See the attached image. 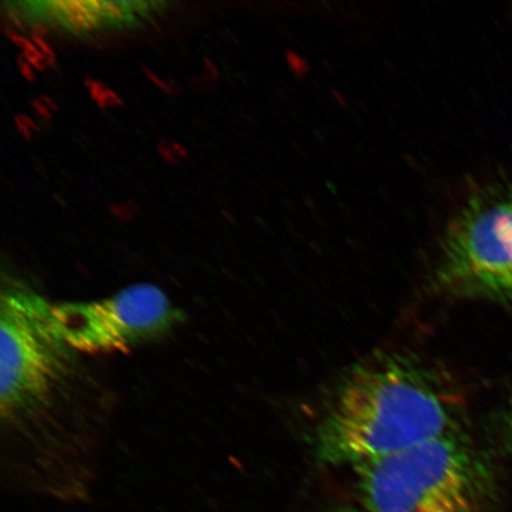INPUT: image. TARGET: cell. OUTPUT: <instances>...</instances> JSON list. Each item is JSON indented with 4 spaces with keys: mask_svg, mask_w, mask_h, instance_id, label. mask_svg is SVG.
<instances>
[{
    "mask_svg": "<svg viewBox=\"0 0 512 512\" xmlns=\"http://www.w3.org/2000/svg\"><path fill=\"white\" fill-rule=\"evenodd\" d=\"M459 401L444 374L403 355L350 371L313 432L326 465H361L459 431Z\"/></svg>",
    "mask_w": 512,
    "mask_h": 512,
    "instance_id": "6da1fadb",
    "label": "cell"
},
{
    "mask_svg": "<svg viewBox=\"0 0 512 512\" xmlns=\"http://www.w3.org/2000/svg\"><path fill=\"white\" fill-rule=\"evenodd\" d=\"M370 512H473L482 471L460 431L355 466Z\"/></svg>",
    "mask_w": 512,
    "mask_h": 512,
    "instance_id": "7a4b0ae2",
    "label": "cell"
},
{
    "mask_svg": "<svg viewBox=\"0 0 512 512\" xmlns=\"http://www.w3.org/2000/svg\"><path fill=\"white\" fill-rule=\"evenodd\" d=\"M46 298L22 290L0 305V412L18 420L40 411L67 370L70 349L57 335Z\"/></svg>",
    "mask_w": 512,
    "mask_h": 512,
    "instance_id": "3957f363",
    "label": "cell"
},
{
    "mask_svg": "<svg viewBox=\"0 0 512 512\" xmlns=\"http://www.w3.org/2000/svg\"><path fill=\"white\" fill-rule=\"evenodd\" d=\"M437 290L512 296V202L478 196L448 224L434 272Z\"/></svg>",
    "mask_w": 512,
    "mask_h": 512,
    "instance_id": "277c9868",
    "label": "cell"
},
{
    "mask_svg": "<svg viewBox=\"0 0 512 512\" xmlns=\"http://www.w3.org/2000/svg\"><path fill=\"white\" fill-rule=\"evenodd\" d=\"M182 313L159 287L139 284L111 297L53 305L57 335L70 350L87 354L125 351L162 336Z\"/></svg>",
    "mask_w": 512,
    "mask_h": 512,
    "instance_id": "5b68a950",
    "label": "cell"
},
{
    "mask_svg": "<svg viewBox=\"0 0 512 512\" xmlns=\"http://www.w3.org/2000/svg\"><path fill=\"white\" fill-rule=\"evenodd\" d=\"M43 15L50 21L59 22L70 34L82 36L91 34L105 25L104 19L95 10L92 0H54V2L37 3Z\"/></svg>",
    "mask_w": 512,
    "mask_h": 512,
    "instance_id": "8992f818",
    "label": "cell"
},
{
    "mask_svg": "<svg viewBox=\"0 0 512 512\" xmlns=\"http://www.w3.org/2000/svg\"><path fill=\"white\" fill-rule=\"evenodd\" d=\"M86 86L88 88L89 94H91L92 100L100 108L108 110V108H114L123 105V100L120 99V96L113 92L112 89L102 85L101 82L93 79H87Z\"/></svg>",
    "mask_w": 512,
    "mask_h": 512,
    "instance_id": "52a82bcc",
    "label": "cell"
},
{
    "mask_svg": "<svg viewBox=\"0 0 512 512\" xmlns=\"http://www.w3.org/2000/svg\"><path fill=\"white\" fill-rule=\"evenodd\" d=\"M158 152L165 162L171 164L181 163L188 157V152L182 144L171 143L168 140H162L158 144Z\"/></svg>",
    "mask_w": 512,
    "mask_h": 512,
    "instance_id": "ba28073f",
    "label": "cell"
},
{
    "mask_svg": "<svg viewBox=\"0 0 512 512\" xmlns=\"http://www.w3.org/2000/svg\"><path fill=\"white\" fill-rule=\"evenodd\" d=\"M16 130L24 139L30 140L37 131H40L37 124L28 115L18 114L15 117Z\"/></svg>",
    "mask_w": 512,
    "mask_h": 512,
    "instance_id": "9c48e42d",
    "label": "cell"
},
{
    "mask_svg": "<svg viewBox=\"0 0 512 512\" xmlns=\"http://www.w3.org/2000/svg\"><path fill=\"white\" fill-rule=\"evenodd\" d=\"M38 117L44 120H49L53 117V113L57 110L55 102L48 98V96H40L31 102Z\"/></svg>",
    "mask_w": 512,
    "mask_h": 512,
    "instance_id": "30bf717a",
    "label": "cell"
},
{
    "mask_svg": "<svg viewBox=\"0 0 512 512\" xmlns=\"http://www.w3.org/2000/svg\"><path fill=\"white\" fill-rule=\"evenodd\" d=\"M145 75L147 76V79H149L153 85H156L158 88L162 89L164 93L168 94H176L177 93V87L172 86V83L166 82L159 78L158 75L151 72V70L147 68H143Z\"/></svg>",
    "mask_w": 512,
    "mask_h": 512,
    "instance_id": "8fae6325",
    "label": "cell"
},
{
    "mask_svg": "<svg viewBox=\"0 0 512 512\" xmlns=\"http://www.w3.org/2000/svg\"><path fill=\"white\" fill-rule=\"evenodd\" d=\"M112 213L119 217V219H130V217L134 216V213L137 211V207L134 206L133 203H121L117 204L111 209Z\"/></svg>",
    "mask_w": 512,
    "mask_h": 512,
    "instance_id": "7c38bea8",
    "label": "cell"
},
{
    "mask_svg": "<svg viewBox=\"0 0 512 512\" xmlns=\"http://www.w3.org/2000/svg\"><path fill=\"white\" fill-rule=\"evenodd\" d=\"M18 69L19 73L22 74L24 79H27L28 81L35 80V68L32 67L31 64L24 59L23 56L19 57L18 59Z\"/></svg>",
    "mask_w": 512,
    "mask_h": 512,
    "instance_id": "4fadbf2b",
    "label": "cell"
},
{
    "mask_svg": "<svg viewBox=\"0 0 512 512\" xmlns=\"http://www.w3.org/2000/svg\"><path fill=\"white\" fill-rule=\"evenodd\" d=\"M510 418H511V426H512V403H511V415H510Z\"/></svg>",
    "mask_w": 512,
    "mask_h": 512,
    "instance_id": "5bb4252c",
    "label": "cell"
}]
</instances>
